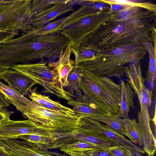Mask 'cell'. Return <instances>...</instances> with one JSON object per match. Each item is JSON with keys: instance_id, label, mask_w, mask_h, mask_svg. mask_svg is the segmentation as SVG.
<instances>
[{"instance_id": "6da1fadb", "label": "cell", "mask_w": 156, "mask_h": 156, "mask_svg": "<svg viewBox=\"0 0 156 156\" xmlns=\"http://www.w3.org/2000/svg\"><path fill=\"white\" fill-rule=\"evenodd\" d=\"M117 11L80 44L99 51L135 44H156L154 13L135 6L120 4Z\"/></svg>"}, {"instance_id": "7a4b0ae2", "label": "cell", "mask_w": 156, "mask_h": 156, "mask_svg": "<svg viewBox=\"0 0 156 156\" xmlns=\"http://www.w3.org/2000/svg\"><path fill=\"white\" fill-rule=\"evenodd\" d=\"M147 52L142 44H135L100 51L92 60L83 62L74 67L86 70L101 76L120 78L127 64L140 62Z\"/></svg>"}, {"instance_id": "3957f363", "label": "cell", "mask_w": 156, "mask_h": 156, "mask_svg": "<svg viewBox=\"0 0 156 156\" xmlns=\"http://www.w3.org/2000/svg\"><path fill=\"white\" fill-rule=\"evenodd\" d=\"M123 72L139 101L140 109L137 113L138 123L142 135L143 149L146 151L153 150L156 147V140L150 126L151 119L148 110L152 103V92L145 85V80L141 73L140 62L126 65L123 69Z\"/></svg>"}, {"instance_id": "277c9868", "label": "cell", "mask_w": 156, "mask_h": 156, "mask_svg": "<svg viewBox=\"0 0 156 156\" xmlns=\"http://www.w3.org/2000/svg\"><path fill=\"white\" fill-rule=\"evenodd\" d=\"M80 87L83 96L111 114H119L121 86L110 78L83 70Z\"/></svg>"}, {"instance_id": "5b68a950", "label": "cell", "mask_w": 156, "mask_h": 156, "mask_svg": "<svg viewBox=\"0 0 156 156\" xmlns=\"http://www.w3.org/2000/svg\"><path fill=\"white\" fill-rule=\"evenodd\" d=\"M47 63L43 59L35 63L16 64L11 69L20 72L43 87L42 94H52L58 99L68 101L73 99L74 96L64 89L58 70Z\"/></svg>"}, {"instance_id": "8992f818", "label": "cell", "mask_w": 156, "mask_h": 156, "mask_svg": "<svg viewBox=\"0 0 156 156\" xmlns=\"http://www.w3.org/2000/svg\"><path fill=\"white\" fill-rule=\"evenodd\" d=\"M26 118L49 128L60 131L80 126L81 117L76 114H68L45 108L32 101Z\"/></svg>"}, {"instance_id": "52a82bcc", "label": "cell", "mask_w": 156, "mask_h": 156, "mask_svg": "<svg viewBox=\"0 0 156 156\" xmlns=\"http://www.w3.org/2000/svg\"><path fill=\"white\" fill-rule=\"evenodd\" d=\"M110 10L96 14L83 15L67 21L59 34L68 38L72 44H80L111 16Z\"/></svg>"}, {"instance_id": "ba28073f", "label": "cell", "mask_w": 156, "mask_h": 156, "mask_svg": "<svg viewBox=\"0 0 156 156\" xmlns=\"http://www.w3.org/2000/svg\"><path fill=\"white\" fill-rule=\"evenodd\" d=\"M32 0H17L0 13V31L12 30L25 33L32 30L30 11Z\"/></svg>"}, {"instance_id": "9c48e42d", "label": "cell", "mask_w": 156, "mask_h": 156, "mask_svg": "<svg viewBox=\"0 0 156 156\" xmlns=\"http://www.w3.org/2000/svg\"><path fill=\"white\" fill-rule=\"evenodd\" d=\"M7 115L0 124V137L16 138L22 135H32L51 138L53 130L30 119L14 121Z\"/></svg>"}, {"instance_id": "30bf717a", "label": "cell", "mask_w": 156, "mask_h": 156, "mask_svg": "<svg viewBox=\"0 0 156 156\" xmlns=\"http://www.w3.org/2000/svg\"><path fill=\"white\" fill-rule=\"evenodd\" d=\"M80 126L96 129L104 134L110 139L118 142L134 153L137 152L141 154L145 153L143 148L133 144L124 136L108 125L104 124L101 122L88 117H81Z\"/></svg>"}, {"instance_id": "8fae6325", "label": "cell", "mask_w": 156, "mask_h": 156, "mask_svg": "<svg viewBox=\"0 0 156 156\" xmlns=\"http://www.w3.org/2000/svg\"><path fill=\"white\" fill-rule=\"evenodd\" d=\"M4 148L12 156H69L50 150H42L33 148L24 140L17 138L8 139Z\"/></svg>"}, {"instance_id": "7c38bea8", "label": "cell", "mask_w": 156, "mask_h": 156, "mask_svg": "<svg viewBox=\"0 0 156 156\" xmlns=\"http://www.w3.org/2000/svg\"><path fill=\"white\" fill-rule=\"evenodd\" d=\"M0 79L7 83L8 86L24 96L28 94L32 87L37 84L20 72L10 69H7L0 73Z\"/></svg>"}, {"instance_id": "4fadbf2b", "label": "cell", "mask_w": 156, "mask_h": 156, "mask_svg": "<svg viewBox=\"0 0 156 156\" xmlns=\"http://www.w3.org/2000/svg\"><path fill=\"white\" fill-rule=\"evenodd\" d=\"M74 0L58 5L45 11L37 14L32 17L30 23L32 30L39 29L55 19L60 15L73 9Z\"/></svg>"}, {"instance_id": "5bb4252c", "label": "cell", "mask_w": 156, "mask_h": 156, "mask_svg": "<svg viewBox=\"0 0 156 156\" xmlns=\"http://www.w3.org/2000/svg\"><path fill=\"white\" fill-rule=\"evenodd\" d=\"M67 104L72 107L77 115L81 118L111 114L85 98L82 94L76 96L75 99L69 101Z\"/></svg>"}, {"instance_id": "9a60e30c", "label": "cell", "mask_w": 156, "mask_h": 156, "mask_svg": "<svg viewBox=\"0 0 156 156\" xmlns=\"http://www.w3.org/2000/svg\"><path fill=\"white\" fill-rule=\"evenodd\" d=\"M83 15H85L84 8L83 7L80 6L77 10L66 17L50 22L39 29L31 30L23 34L27 38H30L37 36L59 33L61 28L67 21Z\"/></svg>"}, {"instance_id": "2e32d148", "label": "cell", "mask_w": 156, "mask_h": 156, "mask_svg": "<svg viewBox=\"0 0 156 156\" xmlns=\"http://www.w3.org/2000/svg\"><path fill=\"white\" fill-rule=\"evenodd\" d=\"M72 52V44L70 42L65 50L61 51L57 61L48 63V66L55 68L58 71L60 80L64 88L67 86L69 73L74 68V61L70 58Z\"/></svg>"}, {"instance_id": "e0dca14e", "label": "cell", "mask_w": 156, "mask_h": 156, "mask_svg": "<svg viewBox=\"0 0 156 156\" xmlns=\"http://www.w3.org/2000/svg\"><path fill=\"white\" fill-rule=\"evenodd\" d=\"M36 87L30 90L28 97L31 101L48 109L68 114H76L73 109L62 105L60 102L52 100L48 96L42 95L37 91Z\"/></svg>"}, {"instance_id": "ac0fdd59", "label": "cell", "mask_w": 156, "mask_h": 156, "mask_svg": "<svg viewBox=\"0 0 156 156\" xmlns=\"http://www.w3.org/2000/svg\"><path fill=\"white\" fill-rule=\"evenodd\" d=\"M120 85L121 100L118 115L123 119H129L128 115L130 109L134 108L135 93L128 82L122 80Z\"/></svg>"}, {"instance_id": "d6986e66", "label": "cell", "mask_w": 156, "mask_h": 156, "mask_svg": "<svg viewBox=\"0 0 156 156\" xmlns=\"http://www.w3.org/2000/svg\"><path fill=\"white\" fill-rule=\"evenodd\" d=\"M59 148L61 151L69 156H88L92 151L99 148L89 142L77 141L64 145Z\"/></svg>"}, {"instance_id": "ffe728a7", "label": "cell", "mask_w": 156, "mask_h": 156, "mask_svg": "<svg viewBox=\"0 0 156 156\" xmlns=\"http://www.w3.org/2000/svg\"><path fill=\"white\" fill-rule=\"evenodd\" d=\"M72 52L75 56L74 66L94 59L100 51L94 48L80 44H72Z\"/></svg>"}, {"instance_id": "44dd1931", "label": "cell", "mask_w": 156, "mask_h": 156, "mask_svg": "<svg viewBox=\"0 0 156 156\" xmlns=\"http://www.w3.org/2000/svg\"><path fill=\"white\" fill-rule=\"evenodd\" d=\"M75 5L84 7L86 15L96 14L110 11L111 5L104 0H76Z\"/></svg>"}, {"instance_id": "7402d4cb", "label": "cell", "mask_w": 156, "mask_h": 156, "mask_svg": "<svg viewBox=\"0 0 156 156\" xmlns=\"http://www.w3.org/2000/svg\"><path fill=\"white\" fill-rule=\"evenodd\" d=\"M126 136L131 142L138 144L140 147L143 145L142 135L138 123L135 119H122Z\"/></svg>"}, {"instance_id": "603a6c76", "label": "cell", "mask_w": 156, "mask_h": 156, "mask_svg": "<svg viewBox=\"0 0 156 156\" xmlns=\"http://www.w3.org/2000/svg\"><path fill=\"white\" fill-rule=\"evenodd\" d=\"M16 138L25 140L30 147L42 150L51 149L52 140L51 138L36 135H20Z\"/></svg>"}, {"instance_id": "cb8c5ba5", "label": "cell", "mask_w": 156, "mask_h": 156, "mask_svg": "<svg viewBox=\"0 0 156 156\" xmlns=\"http://www.w3.org/2000/svg\"><path fill=\"white\" fill-rule=\"evenodd\" d=\"M88 118L104 123L120 134L126 135L122 119L118 114H105L90 116Z\"/></svg>"}, {"instance_id": "d4e9b609", "label": "cell", "mask_w": 156, "mask_h": 156, "mask_svg": "<svg viewBox=\"0 0 156 156\" xmlns=\"http://www.w3.org/2000/svg\"><path fill=\"white\" fill-rule=\"evenodd\" d=\"M83 72V70L74 67L68 76L66 87L68 89L67 91L73 96L75 93L77 96L82 94L80 82Z\"/></svg>"}, {"instance_id": "484cf974", "label": "cell", "mask_w": 156, "mask_h": 156, "mask_svg": "<svg viewBox=\"0 0 156 156\" xmlns=\"http://www.w3.org/2000/svg\"><path fill=\"white\" fill-rule=\"evenodd\" d=\"M149 54V64L146 73L145 80L150 83L153 88V82L156 75V45L152 42H146L143 44Z\"/></svg>"}, {"instance_id": "4316f807", "label": "cell", "mask_w": 156, "mask_h": 156, "mask_svg": "<svg viewBox=\"0 0 156 156\" xmlns=\"http://www.w3.org/2000/svg\"><path fill=\"white\" fill-rule=\"evenodd\" d=\"M69 0H34L30 8V18L35 15L45 11L57 5L67 2Z\"/></svg>"}, {"instance_id": "83f0119b", "label": "cell", "mask_w": 156, "mask_h": 156, "mask_svg": "<svg viewBox=\"0 0 156 156\" xmlns=\"http://www.w3.org/2000/svg\"><path fill=\"white\" fill-rule=\"evenodd\" d=\"M104 0L108 3L125 4L140 7L156 14V5L151 2L142 0Z\"/></svg>"}, {"instance_id": "f1b7e54d", "label": "cell", "mask_w": 156, "mask_h": 156, "mask_svg": "<svg viewBox=\"0 0 156 156\" xmlns=\"http://www.w3.org/2000/svg\"><path fill=\"white\" fill-rule=\"evenodd\" d=\"M112 156H135L130 149L119 144L105 149Z\"/></svg>"}, {"instance_id": "f546056e", "label": "cell", "mask_w": 156, "mask_h": 156, "mask_svg": "<svg viewBox=\"0 0 156 156\" xmlns=\"http://www.w3.org/2000/svg\"><path fill=\"white\" fill-rule=\"evenodd\" d=\"M17 34V32L12 30L0 31V45L7 41L13 39Z\"/></svg>"}, {"instance_id": "4dcf8cb0", "label": "cell", "mask_w": 156, "mask_h": 156, "mask_svg": "<svg viewBox=\"0 0 156 156\" xmlns=\"http://www.w3.org/2000/svg\"><path fill=\"white\" fill-rule=\"evenodd\" d=\"M88 156H112L106 149L97 148L92 151Z\"/></svg>"}, {"instance_id": "1f68e13d", "label": "cell", "mask_w": 156, "mask_h": 156, "mask_svg": "<svg viewBox=\"0 0 156 156\" xmlns=\"http://www.w3.org/2000/svg\"><path fill=\"white\" fill-rule=\"evenodd\" d=\"M17 0H0V13L15 3Z\"/></svg>"}, {"instance_id": "d6a6232c", "label": "cell", "mask_w": 156, "mask_h": 156, "mask_svg": "<svg viewBox=\"0 0 156 156\" xmlns=\"http://www.w3.org/2000/svg\"><path fill=\"white\" fill-rule=\"evenodd\" d=\"M9 105V104L5 97L0 93V108H7L8 107Z\"/></svg>"}, {"instance_id": "836d02e7", "label": "cell", "mask_w": 156, "mask_h": 156, "mask_svg": "<svg viewBox=\"0 0 156 156\" xmlns=\"http://www.w3.org/2000/svg\"><path fill=\"white\" fill-rule=\"evenodd\" d=\"M3 110L2 111V108H0V124L7 115L13 113L12 112H7L5 109L4 111Z\"/></svg>"}, {"instance_id": "e575fe53", "label": "cell", "mask_w": 156, "mask_h": 156, "mask_svg": "<svg viewBox=\"0 0 156 156\" xmlns=\"http://www.w3.org/2000/svg\"><path fill=\"white\" fill-rule=\"evenodd\" d=\"M0 156H12L3 148L0 146Z\"/></svg>"}, {"instance_id": "d590c367", "label": "cell", "mask_w": 156, "mask_h": 156, "mask_svg": "<svg viewBox=\"0 0 156 156\" xmlns=\"http://www.w3.org/2000/svg\"><path fill=\"white\" fill-rule=\"evenodd\" d=\"M7 69L9 68L7 67L0 65V73Z\"/></svg>"}, {"instance_id": "8d00e7d4", "label": "cell", "mask_w": 156, "mask_h": 156, "mask_svg": "<svg viewBox=\"0 0 156 156\" xmlns=\"http://www.w3.org/2000/svg\"><path fill=\"white\" fill-rule=\"evenodd\" d=\"M135 156H145L142 155L140 154L137 152H136L135 153Z\"/></svg>"}, {"instance_id": "74e56055", "label": "cell", "mask_w": 156, "mask_h": 156, "mask_svg": "<svg viewBox=\"0 0 156 156\" xmlns=\"http://www.w3.org/2000/svg\"></svg>"}]
</instances>
